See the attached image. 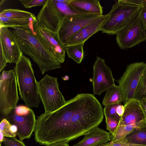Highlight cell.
Here are the masks:
<instances>
[{
    "label": "cell",
    "instance_id": "obj_1",
    "mask_svg": "<svg viewBox=\"0 0 146 146\" xmlns=\"http://www.w3.org/2000/svg\"><path fill=\"white\" fill-rule=\"evenodd\" d=\"M104 116L102 107L93 95L78 94L56 110L37 117L35 140L46 146L62 141L68 143L98 127Z\"/></svg>",
    "mask_w": 146,
    "mask_h": 146
},
{
    "label": "cell",
    "instance_id": "obj_2",
    "mask_svg": "<svg viewBox=\"0 0 146 146\" xmlns=\"http://www.w3.org/2000/svg\"><path fill=\"white\" fill-rule=\"evenodd\" d=\"M33 20L30 26L15 27L11 31L22 53L31 58L43 74L48 71L60 68L61 65L44 44L37 28V20Z\"/></svg>",
    "mask_w": 146,
    "mask_h": 146
},
{
    "label": "cell",
    "instance_id": "obj_3",
    "mask_svg": "<svg viewBox=\"0 0 146 146\" xmlns=\"http://www.w3.org/2000/svg\"><path fill=\"white\" fill-rule=\"evenodd\" d=\"M16 64L14 69L21 99L29 108H38L40 99L30 59L23 54Z\"/></svg>",
    "mask_w": 146,
    "mask_h": 146
},
{
    "label": "cell",
    "instance_id": "obj_4",
    "mask_svg": "<svg viewBox=\"0 0 146 146\" xmlns=\"http://www.w3.org/2000/svg\"><path fill=\"white\" fill-rule=\"evenodd\" d=\"M142 7L118 0L112 6L101 31L109 35H116L129 25L138 15Z\"/></svg>",
    "mask_w": 146,
    "mask_h": 146
},
{
    "label": "cell",
    "instance_id": "obj_5",
    "mask_svg": "<svg viewBox=\"0 0 146 146\" xmlns=\"http://www.w3.org/2000/svg\"><path fill=\"white\" fill-rule=\"evenodd\" d=\"M13 70H3L0 76V114L2 119L17 106L19 98Z\"/></svg>",
    "mask_w": 146,
    "mask_h": 146
},
{
    "label": "cell",
    "instance_id": "obj_6",
    "mask_svg": "<svg viewBox=\"0 0 146 146\" xmlns=\"http://www.w3.org/2000/svg\"><path fill=\"white\" fill-rule=\"evenodd\" d=\"M38 87L45 112H54L65 104L66 101L59 89L57 78L47 74L38 82Z\"/></svg>",
    "mask_w": 146,
    "mask_h": 146
},
{
    "label": "cell",
    "instance_id": "obj_7",
    "mask_svg": "<svg viewBox=\"0 0 146 146\" xmlns=\"http://www.w3.org/2000/svg\"><path fill=\"white\" fill-rule=\"evenodd\" d=\"M63 4L58 0H47L36 17L38 27L58 33L65 16Z\"/></svg>",
    "mask_w": 146,
    "mask_h": 146
},
{
    "label": "cell",
    "instance_id": "obj_8",
    "mask_svg": "<svg viewBox=\"0 0 146 146\" xmlns=\"http://www.w3.org/2000/svg\"><path fill=\"white\" fill-rule=\"evenodd\" d=\"M146 68V63L143 62L131 63L118 80L124 104L128 100L134 99L135 90Z\"/></svg>",
    "mask_w": 146,
    "mask_h": 146
},
{
    "label": "cell",
    "instance_id": "obj_9",
    "mask_svg": "<svg viewBox=\"0 0 146 146\" xmlns=\"http://www.w3.org/2000/svg\"><path fill=\"white\" fill-rule=\"evenodd\" d=\"M102 15L87 13L65 15L57 33L62 43L64 46L71 36Z\"/></svg>",
    "mask_w": 146,
    "mask_h": 146
},
{
    "label": "cell",
    "instance_id": "obj_10",
    "mask_svg": "<svg viewBox=\"0 0 146 146\" xmlns=\"http://www.w3.org/2000/svg\"><path fill=\"white\" fill-rule=\"evenodd\" d=\"M146 30L138 14L129 25L116 34L118 46L121 49H126L145 41Z\"/></svg>",
    "mask_w": 146,
    "mask_h": 146
},
{
    "label": "cell",
    "instance_id": "obj_11",
    "mask_svg": "<svg viewBox=\"0 0 146 146\" xmlns=\"http://www.w3.org/2000/svg\"><path fill=\"white\" fill-rule=\"evenodd\" d=\"M105 62L97 56L93 64L92 82L94 95L100 96L115 85L111 70Z\"/></svg>",
    "mask_w": 146,
    "mask_h": 146
},
{
    "label": "cell",
    "instance_id": "obj_12",
    "mask_svg": "<svg viewBox=\"0 0 146 146\" xmlns=\"http://www.w3.org/2000/svg\"><path fill=\"white\" fill-rule=\"evenodd\" d=\"M4 118L16 127L17 135L21 141L30 138L34 131L36 119L32 109L29 113L25 114H17L13 110Z\"/></svg>",
    "mask_w": 146,
    "mask_h": 146
},
{
    "label": "cell",
    "instance_id": "obj_13",
    "mask_svg": "<svg viewBox=\"0 0 146 146\" xmlns=\"http://www.w3.org/2000/svg\"><path fill=\"white\" fill-rule=\"evenodd\" d=\"M0 48L8 62L17 63L23 53L14 34L8 27H0Z\"/></svg>",
    "mask_w": 146,
    "mask_h": 146
},
{
    "label": "cell",
    "instance_id": "obj_14",
    "mask_svg": "<svg viewBox=\"0 0 146 146\" xmlns=\"http://www.w3.org/2000/svg\"><path fill=\"white\" fill-rule=\"evenodd\" d=\"M37 27L43 42L49 51L60 63H64L65 60L66 49L60 40L58 33L39 28L38 25Z\"/></svg>",
    "mask_w": 146,
    "mask_h": 146
},
{
    "label": "cell",
    "instance_id": "obj_15",
    "mask_svg": "<svg viewBox=\"0 0 146 146\" xmlns=\"http://www.w3.org/2000/svg\"><path fill=\"white\" fill-rule=\"evenodd\" d=\"M124 111L120 118L118 125L137 123L146 118L139 100H129L124 104Z\"/></svg>",
    "mask_w": 146,
    "mask_h": 146
},
{
    "label": "cell",
    "instance_id": "obj_16",
    "mask_svg": "<svg viewBox=\"0 0 146 146\" xmlns=\"http://www.w3.org/2000/svg\"><path fill=\"white\" fill-rule=\"evenodd\" d=\"M108 14L103 15L97 19L84 27L71 36L64 45L65 46L84 43L94 34L101 31Z\"/></svg>",
    "mask_w": 146,
    "mask_h": 146
},
{
    "label": "cell",
    "instance_id": "obj_17",
    "mask_svg": "<svg viewBox=\"0 0 146 146\" xmlns=\"http://www.w3.org/2000/svg\"><path fill=\"white\" fill-rule=\"evenodd\" d=\"M84 136L82 140L73 146H98L110 141V133L98 127L92 128Z\"/></svg>",
    "mask_w": 146,
    "mask_h": 146
},
{
    "label": "cell",
    "instance_id": "obj_18",
    "mask_svg": "<svg viewBox=\"0 0 146 146\" xmlns=\"http://www.w3.org/2000/svg\"><path fill=\"white\" fill-rule=\"evenodd\" d=\"M67 4L73 9L79 12L103 15V7L100 0H72Z\"/></svg>",
    "mask_w": 146,
    "mask_h": 146
},
{
    "label": "cell",
    "instance_id": "obj_19",
    "mask_svg": "<svg viewBox=\"0 0 146 146\" xmlns=\"http://www.w3.org/2000/svg\"><path fill=\"white\" fill-rule=\"evenodd\" d=\"M119 140L122 142L146 146V118L129 134Z\"/></svg>",
    "mask_w": 146,
    "mask_h": 146
},
{
    "label": "cell",
    "instance_id": "obj_20",
    "mask_svg": "<svg viewBox=\"0 0 146 146\" xmlns=\"http://www.w3.org/2000/svg\"><path fill=\"white\" fill-rule=\"evenodd\" d=\"M123 99L120 90L118 86L111 87L106 91L102 100V105L106 106L109 105L121 104Z\"/></svg>",
    "mask_w": 146,
    "mask_h": 146
},
{
    "label": "cell",
    "instance_id": "obj_21",
    "mask_svg": "<svg viewBox=\"0 0 146 146\" xmlns=\"http://www.w3.org/2000/svg\"><path fill=\"white\" fill-rule=\"evenodd\" d=\"M36 18L23 19L0 17V27H9L13 28L19 27H29L30 26L33 20Z\"/></svg>",
    "mask_w": 146,
    "mask_h": 146
},
{
    "label": "cell",
    "instance_id": "obj_22",
    "mask_svg": "<svg viewBox=\"0 0 146 146\" xmlns=\"http://www.w3.org/2000/svg\"><path fill=\"white\" fill-rule=\"evenodd\" d=\"M143 121L136 124L118 125L113 132L110 133V141L116 140L124 137L134 128L139 126Z\"/></svg>",
    "mask_w": 146,
    "mask_h": 146
},
{
    "label": "cell",
    "instance_id": "obj_23",
    "mask_svg": "<svg viewBox=\"0 0 146 146\" xmlns=\"http://www.w3.org/2000/svg\"><path fill=\"white\" fill-rule=\"evenodd\" d=\"M84 44L82 43L65 46L66 52L68 57L78 64H80L84 58Z\"/></svg>",
    "mask_w": 146,
    "mask_h": 146
},
{
    "label": "cell",
    "instance_id": "obj_24",
    "mask_svg": "<svg viewBox=\"0 0 146 146\" xmlns=\"http://www.w3.org/2000/svg\"><path fill=\"white\" fill-rule=\"evenodd\" d=\"M0 17L23 19H30L36 17L34 14L29 12L12 9H5L3 10L0 13Z\"/></svg>",
    "mask_w": 146,
    "mask_h": 146
},
{
    "label": "cell",
    "instance_id": "obj_25",
    "mask_svg": "<svg viewBox=\"0 0 146 146\" xmlns=\"http://www.w3.org/2000/svg\"><path fill=\"white\" fill-rule=\"evenodd\" d=\"M0 131L6 137H15L17 135V128L11 124L6 119L4 118L0 123Z\"/></svg>",
    "mask_w": 146,
    "mask_h": 146
},
{
    "label": "cell",
    "instance_id": "obj_26",
    "mask_svg": "<svg viewBox=\"0 0 146 146\" xmlns=\"http://www.w3.org/2000/svg\"><path fill=\"white\" fill-rule=\"evenodd\" d=\"M145 98H146V68L139 80L134 96V99L139 101Z\"/></svg>",
    "mask_w": 146,
    "mask_h": 146
},
{
    "label": "cell",
    "instance_id": "obj_27",
    "mask_svg": "<svg viewBox=\"0 0 146 146\" xmlns=\"http://www.w3.org/2000/svg\"><path fill=\"white\" fill-rule=\"evenodd\" d=\"M118 105L113 104L105 106L103 111L105 117L115 118L119 121L121 117L117 115L116 110Z\"/></svg>",
    "mask_w": 146,
    "mask_h": 146
},
{
    "label": "cell",
    "instance_id": "obj_28",
    "mask_svg": "<svg viewBox=\"0 0 146 146\" xmlns=\"http://www.w3.org/2000/svg\"><path fill=\"white\" fill-rule=\"evenodd\" d=\"M47 0H20L22 5L26 8L43 5Z\"/></svg>",
    "mask_w": 146,
    "mask_h": 146
},
{
    "label": "cell",
    "instance_id": "obj_29",
    "mask_svg": "<svg viewBox=\"0 0 146 146\" xmlns=\"http://www.w3.org/2000/svg\"><path fill=\"white\" fill-rule=\"evenodd\" d=\"M106 129L110 133H112L117 126L119 121L116 119L111 117H105Z\"/></svg>",
    "mask_w": 146,
    "mask_h": 146
},
{
    "label": "cell",
    "instance_id": "obj_30",
    "mask_svg": "<svg viewBox=\"0 0 146 146\" xmlns=\"http://www.w3.org/2000/svg\"><path fill=\"white\" fill-rule=\"evenodd\" d=\"M3 143L5 146H26L22 141L15 137H7Z\"/></svg>",
    "mask_w": 146,
    "mask_h": 146
},
{
    "label": "cell",
    "instance_id": "obj_31",
    "mask_svg": "<svg viewBox=\"0 0 146 146\" xmlns=\"http://www.w3.org/2000/svg\"><path fill=\"white\" fill-rule=\"evenodd\" d=\"M98 146H146L142 145L134 144L121 141L119 139L110 141L104 144Z\"/></svg>",
    "mask_w": 146,
    "mask_h": 146
},
{
    "label": "cell",
    "instance_id": "obj_32",
    "mask_svg": "<svg viewBox=\"0 0 146 146\" xmlns=\"http://www.w3.org/2000/svg\"><path fill=\"white\" fill-rule=\"evenodd\" d=\"M124 2L131 4L141 6H146V0H123Z\"/></svg>",
    "mask_w": 146,
    "mask_h": 146
},
{
    "label": "cell",
    "instance_id": "obj_33",
    "mask_svg": "<svg viewBox=\"0 0 146 146\" xmlns=\"http://www.w3.org/2000/svg\"><path fill=\"white\" fill-rule=\"evenodd\" d=\"M139 15L143 23L146 28V6L142 7Z\"/></svg>",
    "mask_w": 146,
    "mask_h": 146
},
{
    "label": "cell",
    "instance_id": "obj_34",
    "mask_svg": "<svg viewBox=\"0 0 146 146\" xmlns=\"http://www.w3.org/2000/svg\"><path fill=\"white\" fill-rule=\"evenodd\" d=\"M7 62L3 53L2 49L0 48V72L7 66Z\"/></svg>",
    "mask_w": 146,
    "mask_h": 146
},
{
    "label": "cell",
    "instance_id": "obj_35",
    "mask_svg": "<svg viewBox=\"0 0 146 146\" xmlns=\"http://www.w3.org/2000/svg\"><path fill=\"white\" fill-rule=\"evenodd\" d=\"M116 110L117 115L121 117L124 112V106L121 104H118Z\"/></svg>",
    "mask_w": 146,
    "mask_h": 146
},
{
    "label": "cell",
    "instance_id": "obj_36",
    "mask_svg": "<svg viewBox=\"0 0 146 146\" xmlns=\"http://www.w3.org/2000/svg\"><path fill=\"white\" fill-rule=\"evenodd\" d=\"M139 101L146 118V98L143 99Z\"/></svg>",
    "mask_w": 146,
    "mask_h": 146
},
{
    "label": "cell",
    "instance_id": "obj_37",
    "mask_svg": "<svg viewBox=\"0 0 146 146\" xmlns=\"http://www.w3.org/2000/svg\"><path fill=\"white\" fill-rule=\"evenodd\" d=\"M46 146H69V145L68 142L62 141L47 145Z\"/></svg>",
    "mask_w": 146,
    "mask_h": 146
},
{
    "label": "cell",
    "instance_id": "obj_38",
    "mask_svg": "<svg viewBox=\"0 0 146 146\" xmlns=\"http://www.w3.org/2000/svg\"><path fill=\"white\" fill-rule=\"evenodd\" d=\"M5 136L0 131V143L3 142L4 140L5 139Z\"/></svg>",
    "mask_w": 146,
    "mask_h": 146
},
{
    "label": "cell",
    "instance_id": "obj_39",
    "mask_svg": "<svg viewBox=\"0 0 146 146\" xmlns=\"http://www.w3.org/2000/svg\"><path fill=\"white\" fill-rule=\"evenodd\" d=\"M72 0H58V1L65 4H68L70 3Z\"/></svg>",
    "mask_w": 146,
    "mask_h": 146
},
{
    "label": "cell",
    "instance_id": "obj_40",
    "mask_svg": "<svg viewBox=\"0 0 146 146\" xmlns=\"http://www.w3.org/2000/svg\"><path fill=\"white\" fill-rule=\"evenodd\" d=\"M0 146H1V143H0Z\"/></svg>",
    "mask_w": 146,
    "mask_h": 146
}]
</instances>
